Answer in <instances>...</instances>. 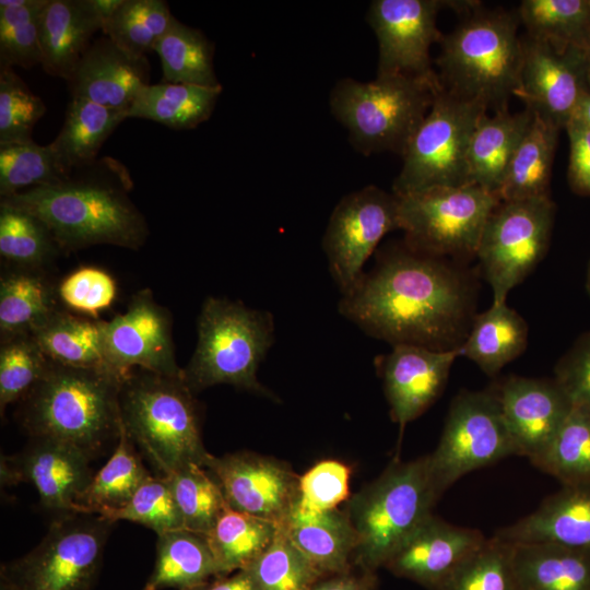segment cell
Returning <instances> with one entry per match:
<instances>
[{"label": "cell", "mask_w": 590, "mask_h": 590, "mask_svg": "<svg viewBox=\"0 0 590 590\" xmlns=\"http://www.w3.org/2000/svg\"><path fill=\"white\" fill-rule=\"evenodd\" d=\"M471 284L441 258L393 249L342 294L339 311L367 334L394 345L459 349L471 328Z\"/></svg>", "instance_id": "6da1fadb"}, {"label": "cell", "mask_w": 590, "mask_h": 590, "mask_svg": "<svg viewBox=\"0 0 590 590\" xmlns=\"http://www.w3.org/2000/svg\"><path fill=\"white\" fill-rule=\"evenodd\" d=\"M132 188L129 169L103 156L60 182L2 197L0 202L38 217L62 253L95 245L138 250L149 236V226L129 197Z\"/></svg>", "instance_id": "7a4b0ae2"}, {"label": "cell", "mask_w": 590, "mask_h": 590, "mask_svg": "<svg viewBox=\"0 0 590 590\" xmlns=\"http://www.w3.org/2000/svg\"><path fill=\"white\" fill-rule=\"evenodd\" d=\"M125 379L106 367L50 362L42 379L20 401L17 418L31 437L69 442L93 459L119 437Z\"/></svg>", "instance_id": "3957f363"}, {"label": "cell", "mask_w": 590, "mask_h": 590, "mask_svg": "<svg viewBox=\"0 0 590 590\" xmlns=\"http://www.w3.org/2000/svg\"><path fill=\"white\" fill-rule=\"evenodd\" d=\"M462 22L440 39L441 86L458 97L483 105L487 111L508 109L519 90L522 43L518 13L469 10Z\"/></svg>", "instance_id": "277c9868"}, {"label": "cell", "mask_w": 590, "mask_h": 590, "mask_svg": "<svg viewBox=\"0 0 590 590\" xmlns=\"http://www.w3.org/2000/svg\"><path fill=\"white\" fill-rule=\"evenodd\" d=\"M120 412L126 433L161 476L190 464L205 468L212 455L203 446L198 405L182 376L133 369L121 387Z\"/></svg>", "instance_id": "5b68a950"}, {"label": "cell", "mask_w": 590, "mask_h": 590, "mask_svg": "<svg viewBox=\"0 0 590 590\" xmlns=\"http://www.w3.org/2000/svg\"><path fill=\"white\" fill-rule=\"evenodd\" d=\"M441 496L428 456L393 461L349 502L346 512L357 535L354 565L375 571L429 517Z\"/></svg>", "instance_id": "8992f818"}, {"label": "cell", "mask_w": 590, "mask_h": 590, "mask_svg": "<svg viewBox=\"0 0 590 590\" xmlns=\"http://www.w3.org/2000/svg\"><path fill=\"white\" fill-rule=\"evenodd\" d=\"M436 76L389 75L370 82L344 78L329 105L362 154L392 152L401 157L441 88Z\"/></svg>", "instance_id": "52a82bcc"}, {"label": "cell", "mask_w": 590, "mask_h": 590, "mask_svg": "<svg viewBox=\"0 0 590 590\" xmlns=\"http://www.w3.org/2000/svg\"><path fill=\"white\" fill-rule=\"evenodd\" d=\"M197 329L194 352L182 368V379L192 392L231 385L270 396L257 378L274 342V321L269 311L227 298L208 297Z\"/></svg>", "instance_id": "ba28073f"}, {"label": "cell", "mask_w": 590, "mask_h": 590, "mask_svg": "<svg viewBox=\"0 0 590 590\" xmlns=\"http://www.w3.org/2000/svg\"><path fill=\"white\" fill-rule=\"evenodd\" d=\"M111 524L93 514L55 517L33 550L2 565L0 590H90Z\"/></svg>", "instance_id": "9c48e42d"}, {"label": "cell", "mask_w": 590, "mask_h": 590, "mask_svg": "<svg viewBox=\"0 0 590 590\" xmlns=\"http://www.w3.org/2000/svg\"><path fill=\"white\" fill-rule=\"evenodd\" d=\"M398 199L408 248L460 260L476 257L484 226L500 202L497 194L472 184L434 187Z\"/></svg>", "instance_id": "30bf717a"}, {"label": "cell", "mask_w": 590, "mask_h": 590, "mask_svg": "<svg viewBox=\"0 0 590 590\" xmlns=\"http://www.w3.org/2000/svg\"><path fill=\"white\" fill-rule=\"evenodd\" d=\"M485 113L483 105L441 87L402 155L393 193L401 197L434 187L469 185V144Z\"/></svg>", "instance_id": "8fae6325"}, {"label": "cell", "mask_w": 590, "mask_h": 590, "mask_svg": "<svg viewBox=\"0 0 590 590\" xmlns=\"http://www.w3.org/2000/svg\"><path fill=\"white\" fill-rule=\"evenodd\" d=\"M555 204L551 198L500 201L491 213L476 257L493 290V302L504 303L545 256Z\"/></svg>", "instance_id": "7c38bea8"}, {"label": "cell", "mask_w": 590, "mask_h": 590, "mask_svg": "<svg viewBox=\"0 0 590 590\" xmlns=\"http://www.w3.org/2000/svg\"><path fill=\"white\" fill-rule=\"evenodd\" d=\"M517 455L492 389L460 391L452 400L439 444L428 455L439 493L464 474Z\"/></svg>", "instance_id": "4fadbf2b"}, {"label": "cell", "mask_w": 590, "mask_h": 590, "mask_svg": "<svg viewBox=\"0 0 590 590\" xmlns=\"http://www.w3.org/2000/svg\"><path fill=\"white\" fill-rule=\"evenodd\" d=\"M400 229L399 199L376 186L343 197L329 219L322 248L342 294L361 279L363 267L382 237Z\"/></svg>", "instance_id": "5bb4252c"}, {"label": "cell", "mask_w": 590, "mask_h": 590, "mask_svg": "<svg viewBox=\"0 0 590 590\" xmlns=\"http://www.w3.org/2000/svg\"><path fill=\"white\" fill-rule=\"evenodd\" d=\"M472 1L375 0L367 12L379 47L377 76H436L430 46L440 42L437 15L445 8L467 12Z\"/></svg>", "instance_id": "9a60e30c"}, {"label": "cell", "mask_w": 590, "mask_h": 590, "mask_svg": "<svg viewBox=\"0 0 590 590\" xmlns=\"http://www.w3.org/2000/svg\"><path fill=\"white\" fill-rule=\"evenodd\" d=\"M103 340L107 368L122 378L133 369L182 376L175 357L170 312L149 288L134 293L125 312L103 322Z\"/></svg>", "instance_id": "2e32d148"}, {"label": "cell", "mask_w": 590, "mask_h": 590, "mask_svg": "<svg viewBox=\"0 0 590 590\" xmlns=\"http://www.w3.org/2000/svg\"><path fill=\"white\" fill-rule=\"evenodd\" d=\"M205 469L232 509L282 526L296 506L299 476L282 461L241 451L211 456Z\"/></svg>", "instance_id": "e0dca14e"}, {"label": "cell", "mask_w": 590, "mask_h": 590, "mask_svg": "<svg viewBox=\"0 0 590 590\" xmlns=\"http://www.w3.org/2000/svg\"><path fill=\"white\" fill-rule=\"evenodd\" d=\"M522 64L517 97L526 107L556 127H566L589 91L587 51L557 48L528 35L521 38Z\"/></svg>", "instance_id": "ac0fdd59"}, {"label": "cell", "mask_w": 590, "mask_h": 590, "mask_svg": "<svg viewBox=\"0 0 590 590\" xmlns=\"http://www.w3.org/2000/svg\"><path fill=\"white\" fill-rule=\"evenodd\" d=\"M92 459L80 448L50 437H31L24 449L2 456L1 483H30L42 506L57 516L74 512L78 497L90 484Z\"/></svg>", "instance_id": "d6986e66"}, {"label": "cell", "mask_w": 590, "mask_h": 590, "mask_svg": "<svg viewBox=\"0 0 590 590\" xmlns=\"http://www.w3.org/2000/svg\"><path fill=\"white\" fill-rule=\"evenodd\" d=\"M517 455L535 467L569 415L573 403L555 379L509 376L492 388Z\"/></svg>", "instance_id": "ffe728a7"}, {"label": "cell", "mask_w": 590, "mask_h": 590, "mask_svg": "<svg viewBox=\"0 0 590 590\" xmlns=\"http://www.w3.org/2000/svg\"><path fill=\"white\" fill-rule=\"evenodd\" d=\"M458 356L459 349L436 351L400 344L376 359L391 418L401 433L437 400Z\"/></svg>", "instance_id": "44dd1931"}, {"label": "cell", "mask_w": 590, "mask_h": 590, "mask_svg": "<svg viewBox=\"0 0 590 590\" xmlns=\"http://www.w3.org/2000/svg\"><path fill=\"white\" fill-rule=\"evenodd\" d=\"M486 538L476 529L429 516L392 554L384 567L430 590L479 548Z\"/></svg>", "instance_id": "7402d4cb"}, {"label": "cell", "mask_w": 590, "mask_h": 590, "mask_svg": "<svg viewBox=\"0 0 590 590\" xmlns=\"http://www.w3.org/2000/svg\"><path fill=\"white\" fill-rule=\"evenodd\" d=\"M149 79L146 57L133 56L105 36L90 45L67 82L72 98L128 110Z\"/></svg>", "instance_id": "603a6c76"}, {"label": "cell", "mask_w": 590, "mask_h": 590, "mask_svg": "<svg viewBox=\"0 0 590 590\" xmlns=\"http://www.w3.org/2000/svg\"><path fill=\"white\" fill-rule=\"evenodd\" d=\"M494 535L512 544L544 543L590 552V486H563L536 510Z\"/></svg>", "instance_id": "cb8c5ba5"}, {"label": "cell", "mask_w": 590, "mask_h": 590, "mask_svg": "<svg viewBox=\"0 0 590 590\" xmlns=\"http://www.w3.org/2000/svg\"><path fill=\"white\" fill-rule=\"evenodd\" d=\"M102 30L103 20L92 0H45L39 14L44 71L67 81L92 36Z\"/></svg>", "instance_id": "d4e9b609"}, {"label": "cell", "mask_w": 590, "mask_h": 590, "mask_svg": "<svg viewBox=\"0 0 590 590\" xmlns=\"http://www.w3.org/2000/svg\"><path fill=\"white\" fill-rule=\"evenodd\" d=\"M281 527L323 577L347 573L354 565L357 535L345 510L292 511Z\"/></svg>", "instance_id": "484cf974"}, {"label": "cell", "mask_w": 590, "mask_h": 590, "mask_svg": "<svg viewBox=\"0 0 590 590\" xmlns=\"http://www.w3.org/2000/svg\"><path fill=\"white\" fill-rule=\"evenodd\" d=\"M531 119L532 111L527 107L517 114L506 109L481 116L468 150L469 184L498 196L508 164Z\"/></svg>", "instance_id": "4316f807"}, {"label": "cell", "mask_w": 590, "mask_h": 590, "mask_svg": "<svg viewBox=\"0 0 590 590\" xmlns=\"http://www.w3.org/2000/svg\"><path fill=\"white\" fill-rule=\"evenodd\" d=\"M0 278V334L32 333L60 307L45 269L10 267Z\"/></svg>", "instance_id": "83f0119b"}, {"label": "cell", "mask_w": 590, "mask_h": 590, "mask_svg": "<svg viewBox=\"0 0 590 590\" xmlns=\"http://www.w3.org/2000/svg\"><path fill=\"white\" fill-rule=\"evenodd\" d=\"M512 565L519 590H590L587 551L544 543L512 544Z\"/></svg>", "instance_id": "f1b7e54d"}, {"label": "cell", "mask_w": 590, "mask_h": 590, "mask_svg": "<svg viewBox=\"0 0 590 590\" xmlns=\"http://www.w3.org/2000/svg\"><path fill=\"white\" fill-rule=\"evenodd\" d=\"M157 536L154 568L143 590H194L221 577L206 535L179 529Z\"/></svg>", "instance_id": "f546056e"}, {"label": "cell", "mask_w": 590, "mask_h": 590, "mask_svg": "<svg viewBox=\"0 0 590 590\" xmlns=\"http://www.w3.org/2000/svg\"><path fill=\"white\" fill-rule=\"evenodd\" d=\"M558 130L532 111V119L508 164L498 192L500 201L551 198V172Z\"/></svg>", "instance_id": "4dcf8cb0"}, {"label": "cell", "mask_w": 590, "mask_h": 590, "mask_svg": "<svg viewBox=\"0 0 590 590\" xmlns=\"http://www.w3.org/2000/svg\"><path fill=\"white\" fill-rule=\"evenodd\" d=\"M128 118V110L71 98L61 130L49 143L63 169L72 170L96 161L113 131Z\"/></svg>", "instance_id": "1f68e13d"}, {"label": "cell", "mask_w": 590, "mask_h": 590, "mask_svg": "<svg viewBox=\"0 0 590 590\" xmlns=\"http://www.w3.org/2000/svg\"><path fill=\"white\" fill-rule=\"evenodd\" d=\"M528 326L506 302H493L472 319L469 334L459 347L460 356L473 361L486 375L495 376L527 346Z\"/></svg>", "instance_id": "d6a6232c"}, {"label": "cell", "mask_w": 590, "mask_h": 590, "mask_svg": "<svg viewBox=\"0 0 590 590\" xmlns=\"http://www.w3.org/2000/svg\"><path fill=\"white\" fill-rule=\"evenodd\" d=\"M222 90V85L149 84L134 98L128 118L148 119L176 130L193 129L210 118Z\"/></svg>", "instance_id": "836d02e7"}, {"label": "cell", "mask_w": 590, "mask_h": 590, "mask_svg": "<svg viewBox=\"0 0 590 590\" xmlns=\"http://www.w3.org/2000/svg\"><path fill=\"white\" fill-rule=\"evenodd\" d=\"M103 322L59 308L31 334L45 355L56 364L81 368H107Z\"/></svg>", "instance_id": "e575fe53"}, {"label": "cell", "mask_w": 590, "mask_h": 590, "mask_svg": "<svg viewBox=\"0 0 590 590\" xmlns=\"http://www.w3.org/2000/svg\"><path fill=\"white\" fill-rule=\"evenodd\" d=\"M132 445L121 422L111 457L93 475L90 484L78 497L74 512L103 515L121 508L151 477Z\"/></svg>", "instance_id": "d590c367"}, {"label": "cell", "mask_w": 590, "mask_h": 590, "mask_svg": "<svg viewBox=\"0 0 590 590\" xmlns=\"http://www.w3.org/2000/svg\"><path fill=\"white\" fill-rule=\"evenodd\" d=\"M279 527L227 507L206 535L220 576L247 568L270 545Z\"/></svg>", "instance_id": "8d00e7d4"}, {"label": "cell", "mask_w": 590, "mask_h": 590, "mask_svg": "<svg viewBox=\"0 0 590 590\" xmlns=\"http://www.w3.org/2000/svg\"><path fill=\"white\" fill-rule=\"evenodd\" d=\"M162 63L164 81L200 86H219L214 45L200 31L173 16L165 34L154 47Z\"/></svg>", "instance_id": "74e56055"}, {"label": "cell", "mask_w": 590, "mask_h": 590, "mask_svg": "<svg viewBox=\"0 0 590 590\" xmlns=\"http://www.w3.org/2000/svg\"><path fill=\"white\" fill-rule=\"evenodd\" d=\"M517 13L533 39L557 48L590 47V1L523 0Z\"/></svg>", "instance_id": "f35d334b"}, {"label": "cell", "mask_w": 590, "mask_h": 590, "mask_svg": "<svg viewBox=\"0 0 590 590\" xmlns=\"http://www.w3.org/2000/svg\"><path fill=\"white\" fill-rule=\"evenodd\" d=\"M60 253L50 231L38 217L0 202V256L7 266L46 269Z\"/></svg>", "instance_id": "ab89813d"}, {"label": "cell", "mask_w": 590, "mask_h": 590, "mask_svg": "<svg viewBox=\"0 0 590 590\" xmlns=\"http://www.w3.org/2000/svg\"><path fill=\"white\" fill-rule=\"evenodd\" d=\"M173 16L164 0H122L102 31L121 49L145 57L154 50Z\"/></svg>", "instance_id": "60d3db41"}, {"label": "cell", "mask_w": 590, "mask_h": 590, "mask_svg": "<svg viewBox=\"0 0 590 590\" xmlns=\"http://www.w3.org/2000/svg\"><path fill=\"white\" fill-rule=\"evenodd\" d=\"M536 467L563 486H590V409L573 405Z\"/></svg>", "instance_id": "b9f144b4"}, {"label": "cell", "mask_w": 590, "mask_h": 590, "mask_svg": "<svg viewBox=\"0 0 590 590\" xmlns=\"http://www.w3.org/2000/svg\"><path fill=\"white\" fill-rule=\"evenodd\" d=\"M187 530L208 535L228 507L219 483L200 465L190 464L165 476Z\"/></svg>", "instance_id": "7bdbcfd3"}, {"label": "cell", "mask_w": 590, "mask_h": 590, "mask_svg": "<svg viewBox=\"0 0 590 590\" xmlns=\"http://www.w3.org/2000/svg\"><path fill=\"white\" fill-rule=\"evenodd\" d=\"M245 569L258 590H310L323 577L281 526L270 545Z\"/></svg>", "instance_id": "ee69618b"}, {"label": "cell", "mask_w": 590, "mask_h": 590, "mask_svg": "<svg viewBox=\"0 0 590 590\" xmlns=\"http://www.w3.org/2000/svg\"><path fill=\"white\" fill-rule=\"evenodd\" d=\"M437 590H519L512 544L493 535L462 560Z\"/></svg>", "instance_id": "f6af8a7d"}, {"label": "cell", "mask_w": 590, "mask_h": 590, "mask_svg": "<svg viewBox=\"0 0 590 590\" xmlns=\"http://www.w3.org/2000/svg\"><path fill=\"white\" fill-rule=\"evenodd\" d=\"M69 175L49 144L31 141L0 145V198L54 185Z\"/></svg>", "instance_id": "bcb514c9"}, {"label": "cell", "mask_w": 590, "mask_h": 590, "mask_svg": "<svg viewBox=\"0 0 590 590\" xmlns=\"http://www.w3.org/2000/svg\"><path fill=\"white\" fill-rule=\"evenodd\" d=\"M45 0L0 1V67L31 69L42 62L39 14Z\"/></svg>", "instance_id": "7dc6e473"}, {"label": "cell", "mask_w": 590, "mask_h": 590, "mask_svg": "<svg viewBox=\"0 0 590 590\" xmlns=\"http://www.w3.org/2000/svg\"><path fill=\"white\" fill-rule=\"evenodd\" d=\"M50 362L30 333L1 338V415L9 404L20 402L42 379Z\"/></svg>", "instance_id": "c3c4849f"}, {"label": "cell", "mask_w": 590, "mask_h": 590, "mask_svg": "<svg viewBox=\"0 0 590 590\" xmlns=\"http://www.w3.org/2000/svg\"><path fill=\"white\" fill-rule=\"evenodd\" d=\"M99 516L111 523L127 520L142 524L152 529L157 535L185 529L180 511L165 476L149 477L125 506Z\"/></svg>", "instance_id": "681fc988"}, {"label": "cell", "mask_w": 590, "mask_h": 590, "mask_svg": "<svg viewBox=\"0 0 590 590\" xmlns=\"http://www.w3.org/2000/svg\"><path fill=\"white\" fill-rule=\"evenodd\" d=\"M46 106L13 68L0 67V145L33 141L32 131Z\"/></svg>", "instance_id": "f907efd6"}, {"label": "cell", "mask_w": 590, "mask_h": 590, "mask_svg": "<svg viewBox=\"0 0 590 590\" xmlns=\"http://www.w3.org/2000/svg\"><path fill=\"white\" fill-rule=\"evenodd\" d=\"M351 469L337 460H323L299 476L298 498L293 511L316 515L331 509L349 496Z\"/></svg>", "instance_id": "816d5d0a"}, {"label": "cell", "mask_w": 590, "mask_h": 590, "mask_svg": "<svg viewBox=\"0 0 590 590\" xmlns=\"http://www.w3.org/2000/svg\"><path fill=\"white\" fill-rule=\"evenodd\" d=\"M60 303L79 315L98 319L117 295L115 279L105 270L83 266L66 275L57 285Z\"/></svg>", "instance_id": "f5cc1de1"}, {"label": "cell", "mask_w": 590, "mask_h": 590, "mask_svg": "<svg viewBox=\"0 0 590 590\" xmlns=\"http://www.w3.org/2000/svg\"><path fill=\"white\" fill-rule=\"evenodd\" d=\"M554 379L573 405L590 409V331L558 361Z\"/></svg>", "instance_id": "db71d44e"}, {"label": "cell", "mask_w": 590, "mask_h": 590, "mask_svg": "<svg viewBox=\"0 0 590 590\" xmlns=\"http://www.w3.org/2000/svg\"><path fill=\"white\" fill-rule=\"evenodd\" d=\"M565 128L570 142V186L576 192L590 196V127L573 117Z\"/></svg>", "instance_id": "11a10c76"}, {"label": "cell", "mask_w": 590, "mask_h": 590, "mask_svg": "<svg viewBox=\"0 0 590 590\" xmlns=\"http://www.w3.org/2000/svg\"><path fill=\"white\" fill-rule=\"evenodd\" d=\"M310 590H377L374 571L362 570L355 575L350 571L320 579Z\"/></svg>", "instance_id": "9f6ffc18"}, {"label": "cell", "mask_w": 590, "mask_h": 590, "mask_svg": "<svg viewBox=\"0 0 590 590\" xmlns=\"http://www.w3.org/2000/svg\"><path fill=\"white\" fill-rule=\"evenodd\" d=\"M194 590H258L253 579L246 569L235 571L231 576L217 577Z\"/></svg>", "instance_id": "6f0895ef"}, {"label": "cell", "mask_w": 590, "mask_h": 590, "mask_svg": "<svg viewBox=\"0 0 590 590\" xmlns=\"http://www.w3.org/2000/svg\"><path fill=\"white\" fill-rule=\"evenodd\" d=\"M122 0H92V3L103 20V24L107 21L121 4Z\"/></svg>", "instance_id": "680465c9"}, {"label": "cell", "mask_w": 590, "mask_h": 590, "mask_svg": "<svg viewBox=\"0 0 590 590\" xmlns=\"http://www.w3.org/2000/svg\"><path fill=\"white\" fill-rule=\"evenodd\" d=\"M573 117L590 127V91L581 97Z\"/></svg>", "instance_id": "91938a15"}, {"label": "cell", "mask_w": 590, "mask_h": 590, "mask_svg": "<svg viewBox=\"0 0 590 590\" xmlns=\"http://www.w3.org/2000/svg\"><path fill=\"white\" fill-rule=\"evenodd\" d=\"M587 59H588L587 81H588V85L590 86V47L587 50Z\"/></svg>", "instance_id": "94428289"}, {"label": "cell", "mask_w": 590, "mask_h": 590, "mask_svg": "<svg viewBox=\"0 0 590 590\" xmlns=\"http://www.w3.org/2000/svg\"><path fill=\"white\" fill-rule=\"evenodd\" d=\"M586 286H587L588 293L590 294V264H589V267H588Z\"/></svg>", "instance_id": "6125c7cd"}]
</instances>
